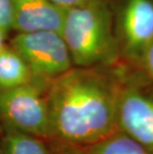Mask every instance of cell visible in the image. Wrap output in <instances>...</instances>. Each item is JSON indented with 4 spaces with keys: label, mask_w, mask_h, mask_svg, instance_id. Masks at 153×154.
I'll use <instances>...</instances> for the list:
<instances>
[{
    "label": "cell",
    "mask_w": 153,
    "mask_h": 154,
    "mask_svg": "<svg viewBox=\"0 0 153 154\" xmlns=\"http://www.w3.org/2000/svg\"><path fill=\"white\" fill-rule=\"evenodd\" d=\"M112 67H73L47 87L55 152L77 153L118 130L122 73Z\"/></svg>",
    "instance_id": "cell-1"
},
{
    "label": "cell",
    "mask_w": 153,
    "mask_h": 154,
    "mask_svg": "<svg viewBox=\"0 0 153 154\" xmlns=\"http://www.w3.org/2000/svg\"><path fill=\"white\" fill-rule=\"evenodd\" d=\"M61 35L74 67H113L120 55L107 0H89L65 11Z\"/></svg>",
    "instance_id": "cell-2"
},
{
    "label": "cell",
    "mask_w": 153,
    "mask_h": 154,
    "mask_svg": "<svg viewBox=\"0 0 153 154\" xmlns=\"http://www.w3.org/2000/svg\"><path fill=\"white\" fill-rule=\"evenodd\" d=\"M47 87L33 82L0 90V119L3 124L49 140L50 113Z\"/></svg>",
    "instance_id": "cell-3"
},
{
    "label": "cell",
    "mask_w": 153,
    "mask_h": 154,
    "mask_svg": "<svg viewBox=\"0 0 153 154\" xmlns=\"http://www.w3.org/2000/svg\"><path fill=\"white\" fill-rule=\"evenodd\" d=\"M11 48L24 59L36 83L44 86L74 67L69 49L58 32L17 33Z\"/></svg>",
    "instance_id": "cell-4"
},
{
    "label": "cell",
    "mask_w": 153,
    "mask_h": 154,
    "mask_svg": "<svg viewBox=\"0 0 153 154\" xmlns=\"http://www.w3.org/2000/svg\"><path fill=\"white\" fill-rule=\"evenodd\" d=\"M118 130L153 153V85L122 73L118 111Z\"/></svg>",
    "instance_id": "cell-5"
},
{
    "label": "cell",
    "mask_w": 153,
    "mask_h": 154,
    "mask_svg": "<svg viewBox=\"0 0 153 154\" xmlns=\"http://www.w3.org/2000/svg\"><path fill=\"white\" fill-rule=\"evenodd\" d=\"M118 38L120 53L136 63L153 41V0H124L118 17Z\"/></svg>",
    "instance_id": "cell-6"
},
{
    "label": "cell",
    "mask_w": 153,
    "mask_h": 154,
    "mask_svg": "<svg viewBox=\"0 0 153 154\" xmlns=\"http://www.w3.org/2000/svg\"><path fill=\"white\" fill-rule=\"evenodd\" d=\"M13 29L17 33L55 31L61 34L65 11L50 0H11Z\"/></svg>",
    "instance_id": "cell-7"
},
{
    "label": "cell",
    "mask_w": 153,
    "mask_h": 154,
    "mask_svg": "<svg viewBox=\"0 0 153 154\" xmlns=\"http://www.w3.org/2000/svg\"><path fill=\"white\" fill-rule=\"evenodd\" d=\"M33 82H35L34 77L24 59L13 48L4 46L0 50V90L16 88Z\"/></svg>",
    "instance_id": "cell-8"
},
{
    "label": "cell",
    "mask_w": 153,
    "mask_h": 154,
    "mask_svg": "<svg viewBox=\"0 0 153 154\" xmlns=\"http://www.w3.org/2000/svg\"><path fill=\"white\" fill-rule=\"evenodd\" d=\"M3 154H53L46 139L19 131L3 124L1 136Z\"/></svg>",
    "instance_id": "cell-9"
},
{
    "label": "cell",
    "mask_w": 153,
    "mask_h": 154,
    "mask_svg": "<svg viewBox=\"0 0 153 154\" xmlns=\"http://www.w3.org/2000/svg\"><path fill=\"white\" fill-rule=\"evenodd\" d=\"M75 154H153L126 133L118 130L105 139Z\"/></svg>",
    "instance_id": "cell-10"
},
{
    "label": "cell",
    "mask_w": 153,
    "mask_h": 154,
    "mask_svg": "<svg viewBox=\"0 0 153 154\" xmlns=\"http://www.w3.org/2000/svg\"><path fill=\"white\" fill-rule=\"evenodd\" d=\"M149 83L153 85V41L147 46L136 62Z\"/></svg>",
    "instance_id": "cell-11"
},
{
    "label": "cell",
    "mask_w": 153,
    "mask_h": 154,
    "mask_svg": "<svg viewBox=\"0 0 153 154\" xmlns=\"http://www.w3.org/2000/svg\"><path fill=\"white\" fill-rule=\"evenodd\" d=\"M0 28L6 34L13 29L11 0H0Z\"/></svg>",
    "instance_id": "cell-12"
},
{
    "label": "cell",
    "mask_w": 153,
    "mask_h": 154,
    "mask_svg": "<svg viewBox=\"0 0 153 154\" xmlns=\"http://www.w3.org/2000/svg\"><path fill=\"white\" fill-rule=\"evenodd\" d=\"M50 1L63 9H69L71 7H74V6L83 4L89 0H50Z\"/></svg>",
    "instance_id": "cell-13"
},
{
    "label": "cell",
    "mask_w": 153,
    "mask_h": 154,
    "mask_svg": "<svg viewBox=\"0 0 153 154\" xmlns=\"http://www.w3.org/2000/svg\"><path fill=\"white\" fill-rule=\"evenodd\" d=\"M5 36H6V33L4 31L2 30L1 28H0V50L4 47V39H5Z\"/></svg>",
    "instance_id": "cell-14"
},
{
    "label": "cell",
    "mask_w": 153,
    "mask_h": 154,
    "mask_svg": "<svg viewBox=\"0 0 153 154\" xmlns=\"http://www.w3.org/2000/svg\"><path fill=\"white\" fill-rule=\"evenodd\" d=\"M53 154H75V153H70V152H55V151H52Z\"/></svg>",
    "instance_id": "cell-15"
},
{
    "label": "cell",
    "mask_w": 153,
    "mask_h": 154,
    "mask_svg": "<svg viewBox=\"0 0 153 154\" xmlns=\"http://www.w3.org/2000/svg\"><path fill=\"white\" fill-rule=\"evenodd\" d=\"M0 154H3L2 153V145H1V137H0Z\"/></svg>",
    "instance_id": "cell-16"
}]
</instances>
